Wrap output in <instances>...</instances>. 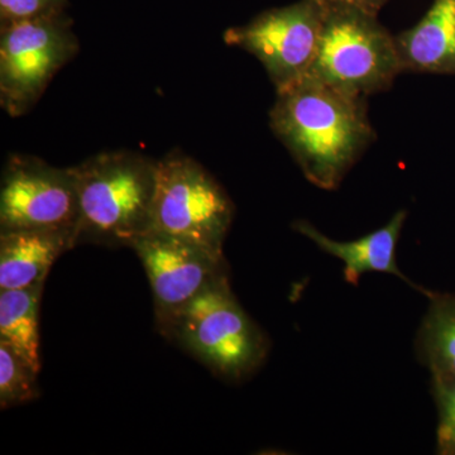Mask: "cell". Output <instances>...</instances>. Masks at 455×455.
Segmentation results:
<instances>
[{"label": "cell", "mask_w": 455, "mask_h": 455, "mask_svg": "<svg viewBox=\"0 0 455 455\" xmlns=\"http://www.w3.org/2000/svg\"><path fill=\"white\" fill-rule=\"evenodd\" d=\"M235 204L196 158L172 149L158 160L151 229L224 257Z\"/></svg>", "instance_id": "obj_5"}, {"label": "cell", "mask_w": 455, "mask_h": 455, "mask_svg": "<svg viewBox=\"0 0 455 455\" xmlns=\"http://www.w3.org/2000/svg\"><path fill=\"white\" fill-rule=\"evenodd\" d=\"M433 388L439 409V453L455 454V379H433Z\"/></svg>", "instance_id": "obj_16"}, {"label": "cell", "mask_w": 455, "mask_h": 455, "mask_svg": "<svg viewBox=\"0 0 455 455\" xmlns=\"http://www.w3.org/2000/svg\"><path fill=\"white\" fill-rule=\"evenodd\" d=\"M44 283L0 291V341L40 373V302Z\"/></svg>", "instance_id": "obj_13"}, {"label": "cell", "mask_w": 455, "mask_h": 455, "mask_svg": "<svg viewBox=\"0 0 455 455\" xmlns=\"http://www.w3.org/2000/svg\"><path fill=\"white\" fill-rule=\"evenodd\" d=\"M79 49L68 12L0 27V104L8 116L28 113Z\"/></svg>", "instance_id": "obj_6"}, {"label": "cell", "mask_w": 455, "mask_h": 455, "mask_svg": "<svg viewBox=\"0 0 455 455\" xmlns=\"http://www.w3.org/2000/svg\"><path fill=\"white\" fill-rule=\"evenodd\" d=\"M132 250L151 283L156 323L164 322L204 290L229 277L224 257L155 230L140 236Z\"/></svg>", "instance_id": "obj_9"}, {"label": "cell", "mask_w": 455, "mask_h": 455, "mask_svg": "<svg viewBox=\"0 0 455 455\" xmlns=\"http://www.w3.org/2000/svg\"><path fill=\"white\" fill-rule=\"evenodd\" d=\"M269 127L289 149L305 178L335 190L376 140L366 98L307 76L277 92Z\"/></svg>", "instance_id": "obj_1"}, {"label": "cell", "mask_w": 455, "mask_h": 455, "mask_svg": "<svg viewBox=\"0 0 455 455\" xmlns=\"http://www.w3.org/2000/svg\"><path fill=\"white\" fill-rule=\"evenodd\" d=\"M158 331L227 381L248 379L267 358L269 341L245 313L229 277L157 323Z\"/></svg>", "instance_id": "obj_3"}, {"label": "cell", "mask_w": 455, "mask_h": 455, "mask_svg": "<svg viewBox=\"0 0 455 455\" xmlns=\"http://www.w3.org/2000/svg\"><path fill=\"white\" fill-rule=\"evenodd\" d=\"M406 218V211H398L385 227L350 242L333 241L319 232L309 221L298 220L292 228L314 242L320 250L344 263V280L347 283L357 286L361 277L367 272H379L394 275L429 298L433 291H427L412 283L397 265L396 248Z\"/></svg>", "instance_id": "obj_10"}, {"label": "cell", "mask_w": 455, "mask_h": 455, "mask_svg": "<svg viewBox=\"0 0 455 455\" xmlns=\"http://www.w3.org/2000/svg\"><path fill=\"white\" fill-rule=\"evenodd\" d=\"M77 221L73 167L52 166L31 155L8 156L0 184V233L65 230L76 235Z\"/></svg>", "instance_id": "obj_8"}, {"label": "cell", "mask_w": 455, "mask_h": 455, "mask_svg": "<svg viewBox=\"0 0 455 455\" xmlns=\"http://www.w3.org/2000/svg\"><path fill=\"white\" fill-rule=\"evenodd\" d=\"M79 196L75 243L132 248L151 229L158 160L108 151L73 166Z\"/></svg>", "instance_id": "obj_2"}, {"label": "cell", "mask_w": 455, "mask_h": 455, "mask_svg": "<svg viewBox=\"0 0 455 455\" xmlns=\"http://www.w3.org/2000/svg\"><path fill=\"white\" fill-rule=\"evenodd\" d=\"M37 372L7 344L0 341V407L22 405L40 396Z\"/></svg>", "instance_id": "obj_15"}, {"label": "cell", "mask_w": 455, "mask_h": 455, "mask_svg": "<svg viewBox=\"0 0 455 455\" xmlns=\"http://www.w3.org/2000/svg\"><path fill=\"white\" fill-rule=\"evenodd\" d=\"M430 307L424 316L416 350L433 379H455V296L431 292Z\"/></svg>", "instance_id": "obj_14"}, {"label": "cell", "mask_w": 455, "mask_h": 455, "mask_svg": "<svg viewBox=\"0 0 455 455\" xmlns=\"http://www.w3.org/2000/svg\"><path fill=\"white\" fill-rule=\"evenodd\" d=\"M325 13V0H300L269 9L243 26L227 29L224 42L256 57L276 92H281L309 75Z\"/></svg>", "instance_id": "obj_7"}, {"label": "cell", "mask_w": 455, "mask_h": 455, "mask_svg": "<svg viewBox=\"0 0 455 455\" xmlns=\"http://www.w3.org/2000/svg\"><path fill=\"white\" fill-rule=\"evenodd\" d=\"M395 41L403 73L455 75V0H434L418 25Z\"/></svg>", "instance_id": "obj_12"}, {"label": "cell", "mask_w": 455, "mask_h": 455, "mask_svg": "<svg viewBox=\"0 0 455 455\" xmlns=\"http://www.w3.org/2000/svg\"><path fill=\"white\" fill-rule=\"evenodd\" d=\"M74 247V233L65 230L0 233V291L46 283L53 263Z\"/></svg>", "instance_id": "obj_11"}, {"label": "cell", "mask_w": 455, "mask_h": 455, "mask_svg": "<svg viewBox=\"0 0 455 455\" xmlns=\"http://www.w3.org/2000/svg\"><path fill=\"white\" fill-rule=\"evenodd\" d=\"M401 73L396 41L377 16L326 3L319 50L307 76L366 98L390 89Z\"/></svg>", "instance_id": "obj_4"}, {"label": "cell", "mask_w": 455, "mask_h": 455, "mask_svg": "<svg viewBox=\"0 0 455 455\" xmlns=\"http://www.w3.org/2000/svg\"><path fill=\"white\" fill-rule=\"evenodd\" d=\"M68 0H0V27L66 12Z\"/></svg>", "instance_id": "obj_17"}, {"label": "cell", "mask_w": 455, "mask_h": 455, "mask_svg": "<svg viewBox=\"0 0 455 455\" xmlns=\"http://www.w3.org/2000/svg\"><path fill=\"white\" fill-rule=\"evenodd\" d=\"M325 2L331 3V4L359 9V11L377 16L388 0H325Z\"/></svg>", "instance_id": "obj_18"}]
</instances>
